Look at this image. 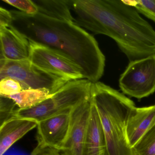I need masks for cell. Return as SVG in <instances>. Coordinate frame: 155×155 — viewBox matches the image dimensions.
<instances>
[{"instance_id": "obj_1", "label": "cell", "mask_w": 155, "mask_h": 155, "mask_svg": "<svg viewBox=\"0 0 155 155\" xmlns=\"http://www.w3.org/2000/svg\"><path fill=\"white\" fill-rule=\"evenodd\" d=\"M73 23L112 38L130 61L155 55V31L124 1L69 0Z\"/></svg>"}, {"instance_id": "obj_2", "label": "cell", "mask_w": 155, "mask_h": 155, "mask_svg": "<svg viewBox=\"0 0 155 155\" xmlns=\"http://www.w3.org/2000/svg\"><path fill=\"white\" fill-rule=\"evenodd\" d=\"M11 26L30 41L63 56L81 70L85 79L99 81L104 74L105 57L91 34L73 22L37 13L27 15L11 10Z\"/></svg>"}, {"instance_id": "obj_3", "label": "cell", "mask_w": 155, "mask_h": 155, "mask_svg": "<svg viewBox=\"0 0 155 155\" xmlns=\"http://www.w3.org/2000/svg\"><path fill=\"white\" fill-rule=\"evenodd\" d=\"M91 98L97 110L106 143L105 155H133L127 139V120L135 106L124 94L100 81L92 83Z\"/></svg>"}, {"instance_id": "obj_4", "label": "cell", "mask_w": 155, "mask_h": 155, "mask_svg": "<svg viewBox=\"0 0 155 155\" xmlns=\"http://www.w3.org/2000/svg\"><path fill=\"white\" fill-rule=\"evenodd\" d=\"M91 84L92 82L85 79L69 81L37 106L28 109L17 110L14 117L32 119L39 122L73 109L90 99Z\"/></svg>"}, {"instance_id": "obj_5", "label": "cell", "mask_w": 155, "mask_h": 155, "mask_svg": "<svg viewBox=\"0 0 155 155\" xmlns=\"http://www.w3.org/2000/svg\"><path fill=\"white\" fill-rule=\"evenodd\" d=\"M7 77L19 81L25 90L46 88L52 94L69 82L41 69L29 59L11 61L0 59V80Z\"/></svg>"}, {"instance_id": "obj_6", "label": "cell", "mask_w": 155, "mask_h": 155, "mask_svg": "<svg viewBox=\"0 0 155 155\" xmlns=\"http://www.w3.org/2000/svg\"><path fill=\"white\" fill-rule=\"evenodd\" d=\"M119 85L124 94L138 99L155 91V55L130 61L120 75Z\"/></svg>"}, {"instance_id": "obj_7", "label": "cell", "mask_w": 155, "mask_h": 155, "mask_svg": "<svg viewBox=\"0 0 155 155\" xmlns=\"http://www.w3.org/2000/svg\"><path fill=\"white\" fill-rule=\"evenodd\" d=\"M30 42L29 60L34 65L68 81L84 79L81 69L71 61L44 46Z\"/></svg>"}, {"instance_id": "obj_8", "label": "cell", "mask_w": 155, "mask_h": 155, "mask_svg": "<svg viewBox=\"0 0 155 155\" xmlns=\"http://www.w3.org/2000/svg\"><path fill=\"white\" fill-rule=\"evenodd\" d=\"M72 110L38 122L37 147L61 150L69 132Z\"/></svg>"}, {"instance_id": "obj_9", "label": "cell", "mask_w": 155, "mask_h": 155, "mask_svg": "<svg viewBox=\"0 0 155 155\" xmlns=\"http://www.w3.org/2000/svg\"><path fill=\"white\" fill-rule=\"evenodd\" d=\"M91 108L90 98L72 110L69 132L61 155H82Z\"/></svg>"}, {"instance_id": "obj_10", "label": "cell", "mask_w": 155, "mask_h": 155, "mask_svg": "<svg viewBox=\"0 0 155 155\" xmlns=\"http://www.w3.org/2000/svg\"><path fill=\"white\" fill-rule=\"evenodd\" d=\"M1 58L11 61L29 59L30 42L12 26L0 28Z\"/></svg>"}, {"instance_id": "obj_11", "label": "cell", "mask_w": 155, "mask_h": 155, "mask_svg": "<svg viewBox=\"0 0 155 155\" xmlns=\"http://www.w3.org/2000/svg\"><path fill=\"white\" fill-rule=\"evenodd\" d=\"M155 124V105L133 108L127 123V139L131 148Z\"/></svg>"}, {"instance_id": "obj_12", "label": "cell", "mask_w": 155, "mask_h": 155, "mask_svg": "<svg viewBox=\"0 0 155 155\" xmlns=\"http://www.w3.org/2000/svg\"><path fill=\"white\" fill-rule=\"evenodd\" d=\"M38 121L32 119L14 117L0 125V155L26 134L38 126Z\"/></svg>"}, {"instance_id": "obj_13", "label": "cell", "mask_w": 155, "mask_h": 155, "mask_svg": "<svg viewBox=\"0 0 155 155\" xmlns=\"http://www.w3.org/2000/svg\"><path fill=\"white\" fill-rule=\"evenodd\" d=\"M90 116L86 131L82 155H105L106 143L100 117L91 98Z\"/></svg>"}, {"instance_id": "obj_14", "label": "cell", "mask_w": 155, "mask_h": 155, "mask_svg": "<svg viewBox=\"0 0 155 155\" xmlns=\"http://www.w3.org/2000/svg\"><path fill=\"white\" fill-rule=\"evenodd\" d=\"M38 13L58 20L73 22L69 0H32Z\"/></svg>"}, {"instance_id": "obj_15", "label": "cell", "mask_w": 155, "mask_h": 155, "mask_svg": "<svg viewBox=\"0 0 155 155\" xmlns=\"http://www.w3.org/2000/svg\"><path fill=\"white\" fill-rule=\"evenodd\" d=\"M52 94L46 88L28 89L8 96L20 110L31 108L49 98Z\"/></svg>"}, {"instance_id": "obj_16", "label": "cell", "mask_w": 155, "mask_h": 155, "mask_svg": "<svg viewBox=\"0 0 155 155\" xmlns=\"http://www.w3.org/2000/svg\"><path fill=\"white\" fill-rule=\"evenodd\" d=\"M132 149L133 155H155V124Z\"/></svg>"}, {"instance_id": "obj_17", "label": "cell", "mask_w": 155, "mask_h": 155, "mask_svg": "<svg viewBox=\"0 0 155 155\" xmlns=\"http://www.w3.org/2000/svg\"><path fill=\"white\" fill-rule=\"evenodd\" d=\"M128 5L134 7L139 13L155 22V0L124 1Z\"/></svg>"}, {"instance_id": "obj_18", "label": "cell", "mask_w": 155, "mask_h": 155, "mask_svg": "<svg viewBox=\"0 0 155 155\" xmlns=\"http://www.w3.org/2000/svg\"><path fill=\"white\" fill-rule=\"evenodd\" d=\"M25 90L22 84L12 78H5L0 81V96L7 97Z\"/></svg>"}, {"instance_id": "obj_19", "label": "cell", "mask_w": 155, "mask_h": 155, "mask_svg": "<svg viewBox=\"0 0 155 155\" xmlns=\"http://www.w3.org/2000/svg\"><path fill=\"white\" fill-rule=\"evenodd\" d=\"M18 109L15 103L9 98L0 96L1 125L6 120L14 117L15 111Z\"/></svg>"}, {"instance_id": "obj_20", "label": "cell", "mask_w": 155, "mask_h": 155, "mask_svg": "<svg viewBox=\"0 0 155 155\" xmlns=\"http://www.w3.org/2000/svg\"><path fill=\"white\" fill-rule=\"evenodd\" d=\"M3 2L18 9L27 14L33 15L38 13V9L32 0H2Z\"/></svg>"}, {"instance_id": "obj_21", "label": "cell", "mask_w": 155, "mask_h": 155, "mask_svg": "<svg viewBox=\"0 0 155 155\" xmlns=\"http://www.w3.org/2000/svg\"><path fill=\"white\" fill-rule=\"evenodd\" d=\"M12 16L10 11L0 7V28L11 26Z\"/></svg>"}, {"instance_id": "obj_22", "label": "cell", "mask_w": 155, "mask_h": 155, "mask_svg": "<svg viewBox=\"0 0 155 155\" xmlns=\"http://www.w3.org/2000/svg\"><path fill=\"white\" fill-rule=\"evenodd\" d=\"M31 155H61L59 150L47 147H40L36 146Z\"/></svg>"}]
</instances>
